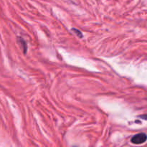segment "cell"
Returning a JSON list of instances; mask_svg holds the SVG:
<instances>
[{
	"label": "cell",
	"instance_id": "2",
	"mask_svg": "<svg viewBox=\"0 0 147 147\" xmlns=\"http://www.w3.org/2000/svg\"><path fill=\"white\" fill-rule=\"evenodd\" d=\"M19 40H20V44H22V45L23 46V49H24V53H26V50H27V45H26L25 41H24L23 39H22L21 37H19Z\"/></svg>",
	"mask_w": 147,
	"mask_h": 147
},
{
	"label": "cell",
	"instance_id": "1",
	"mask_svg": "<svg viewBox=\"0 0 147 147\" xmlns=\"http://www.w3.org/2000/svg\"><path fill=\"white\" fill-rule=\"evenodd\" d=\"M146 141V135L144 133H140L138 134L134 135L133 137L131 138V142L132 144H144Z\"/></svg>",
	"mask_w": 147,
	"mask_h": 147
}]
</instances>
